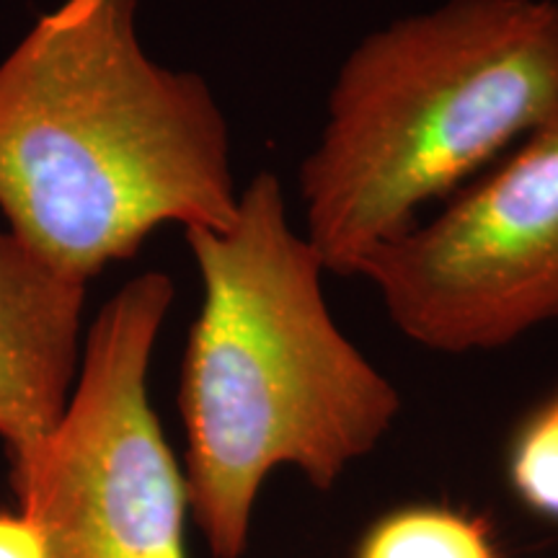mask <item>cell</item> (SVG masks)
Wrapping results in <instances>:
<instances>
[{"instance_id":"cell-1","label":"cell","mask_w":558,"mask_h":558,"mask_svg":"<svg viewBox=\"0 0 558 558\" xmlns=\"http://www.w3.org/2000/svg\"><path fill=\"white\" fill-rule=\"evenodd\" d=\"M202 308L181 369L190 512L215 558H241L264 481L298 469L329 492L380 445L401 396L344 337L324 262L262 171L228 228H190Z\"/></svg>"},{"instance_id":"cell-2","label":"cell","mask_w":558,"mask_h":558,"mask_svg":"<svg viewBox=\"0 0 558 558\" xmlns=\"http://www.w3.org/2000/svg\"><path fill=\"white\" fill-rule=\"evenodd\" d=\"M137 0H65L0 62V209L88 284L153 230L230 226V132L197 73L140 47Z\"/></svg>"},{"instance_id":"cell-3","label":"cell","mask_w":558,"mask_h":558,"mask_svg":"<svg viewBox=\"0 0 558 558\" xmlns=\"http://www.w3.org/2000/svg\"><path fill=\"white\" fill-rule=\"evenodd\" d=\"M558 114V0H448L347 54L300 166L305 239L357 275L416 213Z\"/></svg>"},{"instance_id":"cell-4","label":"cell","mask_w":558,"mask_h":558,"mask_svg":"<svg viewBox=\"0 0 558 558\" xmlns=\"http://www.w3.org/2000/svg\"><path fill=\"white\" fill-rule=\"evenodd\" d=\"M171 277L145 271L99 311L83 373L45 445L11 469L47 558H186L184 473L148 399Z\"/></svg>"},{"instance_id":"cell-5","label":"cell","mask_w":558,"mask_h":558,"mask_svg":"<svg viewBox=\"0 0 558 558\" xmlns=\"http://www.w3.org/2000/svg\"><path fill=\"white\" fill-rule=\"evenodd\" d=\"M403 337L463 354L558 318V114L427 226L360 264Z\"/></svg>"},{"instance_id":"cell-6","label":"cell","mask_w":558,"mask_h":558,"mask_svg":"<svg viewBox=\"0 0 558 558\" xmlns=\"http://www.w3.org/2000/svg\"><path fill=\"white\" fill-rule=\"evenodd\" d=\"M86 282L0 230V437L11 469L52 435L78 365Z\"/></svg>"},{"instance_id":"cell-7","label":"cell","mask_w":558,"mask_h":558,"mask_svg":"<svg viewBox=\"0 0 558 558\" xmlns=\"http://www.w3.org/2000/svg\"><path fill=\"white\" fill-rule=\"evenodd\" d=\"M354 558H505V554L481 514L414 505L375 520Z\"/></svg>"},{"instance_id":"cell-8","label":"cell","mask_w":558,"mask_h":558,"mask_svg":"<svg viewBox=\"0 0 558 558\" xmlns=\"http://www.w3.org/2000/svg\"><path fill=\"white\" fill-rule=\"evenodd\" d=\"M507 476L514 497L530 512L558 522V393L533 411L512 437Z\"/></svg>"},{"instance_id":"cell-9","label":"cell","mask_w":558,"mask_h":558,"mask_svg":"<svg viewBox=\"0 0 558 558\" xmlns=\"http://www.w3.org/2000/svg\"><path fill=\"white\" fill-rule=\"evenodd\" d=\"M0 558H47L41 535L21 512H0Z\"/></svg>"}]
</instances>
